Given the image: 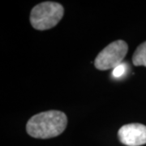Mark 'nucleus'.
<instances>
[{
    "mask_svg": "<svg viewBox=\"0 0 146 146\" xmlns=\"http://www.w3.org/2000/svg\"><path fill=\"white\" fill-rule=\"evenodd\" d=\"M128 50L127 44L123 40L111 42L98 54L95 58L94 65L97 69L106 71L115 69L122 63Z\"/></svg>",
    "mask_w": 146,
    "mask_h": 146,
    "instance_id": "3",
    "label": "nucleus"
},
{
    "mask_svg": "<svg viewBox=\"0 0 146 146\" xmlns=\"http://www.w3.org/2000/svg\"><path fill=\"white\" fill-rule=\"evenodd\" d=\"M64 10L61 4L55 2H44L35 6L30 14L32 26L36 30L50 29L61 21Z\"/></svg>",
    "mask_w": 146,
    "mask_h": 146,
    "instance_id": "2",
    "label": "nucleus"
},
{
    "mask_svg": "<svg viewBox=\"0 0 146 146\" xmlns=\"http://www.w3.org/2000/svg\"><path fill=\"white\" fill-rule=\"evenodd\" d=\"M120 142L127 146H141L146 144V126L141 123L123 125L118 132Z\"/></svg>",
    "mask_w": 146,
    "mask_h": 146,
    "instance_id": "4",
    "label": "nucleus"
},
{
    "mask_svg": "<svg viewBox=\"0 0 146 146\" xmlns=\"http://www.w3.org/2000/svg\"><path fill=\"white\" fill-rule=\"evenodd\" d=\"M68 124L66 115L58 110H49L33 115L28 121L26 130L29 136L48 139L59 136Z\"/></svg>",
    "mask_w": 146,
    "mask_h": 146,
    "instance_id": "1",
    "label": "nucleus"
},
{
    "mask_svg": "<svg viewBox=\"0 0 146 146\" xmlns=\"http://www.w3.org/2000/svg\"><path fill=\"white\" fill-rule=\"evenodd\" d=\"M126 72V64L121 63L118 67L113 70V76L115 78H119L122 76H123Z\"/></svg>",
    "mask_w": 146,
    "mask_h": 146,
    "instance_id": "6",
    "label": "nucleus"
},
{
    "mask_svg": "<svg viewBox=\"0 0 146 146\" xmlns=\"http://www.w3.org/2000/svg\"><path fill=\"white\" fill-rule=\"evenodd\" d=\"M132 62L135 66L146 67V42L137 47L132 56Z\"/></svg>",
    "mask_w": 146,
    "mask_h": 146,
    "instance_id": "5",
    "label": "nucleus"
}]
</instances>
